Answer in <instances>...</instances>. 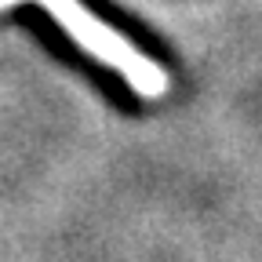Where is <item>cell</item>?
Wrapping results in <instances>:
<instances>
[{
	"mask_svg": "<svg viewBox=\"0 0 262 262\" xmlns=\"http://www.w3.org/2000/svg\"><path fill=\"white\" fill-rule=\"evenodd\" d=\"M33 4L51 15V22L70 37L84 55H91L95 62H102L106 70L120 73L127 80V88L142 95V98H164L168 95V73L164 66H157L146 51H139L120 29H113L110 22H102L84 0H0V11H11Z\"/></svg>",
	"mask_w": 262,
	"mask_h": 262,
	"instance_id": "obj_1",
	"label": "cell"
}]
</instances>
